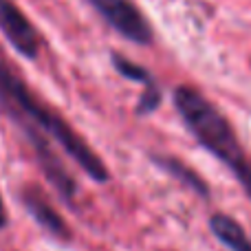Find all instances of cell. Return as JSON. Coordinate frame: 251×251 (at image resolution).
<instances>
[{
	"instance_id": "6da1fadb",
	"label": "cell",
	"mask_w": 251,
	"mask_h": 251,
	"mask_svg": "<svg viewBox=\"0 0 251 251\" xmlns=\"http://www.w3.org/2000/svg\"><path fill=\"white\" fill-rule=\"evenodd\" d=\"M0 113L16 126L20 132L38 130L55 141V146L84 170L91 181L108 183L110 172L106 161L91 148V143L77 132L57 110L44 104L33 91L25 84V79L7 64L0 55Z\"/></svg>"
},
{
	"instance_id": "7a4b0ae2",
	"label": "cell",
	"mask_w": 251,
	"mask_h": 251,
	"mask_svg": "<svg viewBox=\"0 0 251 251\" xmlns=\"http://www.w3.org/2000/svg\"><path fill=\"white\" fill-rule=\"evenodd\" d=\"M172 101L192 137L234 174L245 194L251 199V161L243 143L236 137L229 119L199 88L187 86V84L174 88Z\"/></svg>"
},
{
	"instance_id": "3957f363",
	"label": "cell",
	"mask_w": 251,
	"mask_h": 251,
	"mask_svg": "<svg viewBox=\"0 0 251 251\" xmlns=\"http://www.w3.org/2000/svg\"><path fill=\"white\" fill-rule=\"evenodd\" d=\"M86 2L124 40L139 44V47H150L152 44L154 31H152L148 18L143 16V11L132 0H86Z\"/></svg>"
},
{
	"instance_id": "277c9868",
	"label": "cell",
	"mask_w": 251,
	"mask_h": 251,
	"mask_svg": "<svg viewBox=\"0 0 251 251\" xmlns=\"http://www.w3.org/2000/svg\"><path fill=\"white\" fill-rule=\"evenodd\" d=\"M0 33L7 38L18 55L25 60H38L42 44L40 33L13 0H0Z\"/></svg>"
},
{
	"instance_id": "5b68a950",
	"label": "cell",
	"mask_w": 251,
	"mask_h": 251,
	"mask_svg": "<svg viewBox=\"0 0 251 251\" xmlns=\"http://www.w3.org/2000/svg\"><path fill=\"white\" fill-rule=\"evenodd\" d=\"M20 203L26 209L31 218L47 231L49 236H53L60 243H71L73 240V231L66 225V221L62 218V214L53 207L51 199L40 190L38 185H25L20 190Z\"/></svg>"
},
{
	"instance_id": "8992f818",
	"label": "cell",
	"mask_w": 251,
	"mask_h": 251,
	"mask_svg": "<svg viewBox=\"0 0 251 251\" xmlns=\"http://www.w3.org/2000/svg\"><path fill=\"white\" fill-rule=\"evenodd\" d=\"M150 161L161 170V172H165L172 178H176L181 185L190 187L192 192H196V194L203 196V199H209V187H207V183L203 181V176L196 174L192 168H187L181 159L170 156V154H161V152H154V154H150Z\"/></svg>"
},
{
	"instance_id": "52a82bcc",
	"label": "cell",
	"mask_w": 251,
	"mask_h": 251,
	"mask_svg": "<svg viewBox=\"0 0 251 251\" xmlns=\"http://www.w3.org/2000/svg\"><path fill=\"white\" fill-rule=\"evenodd\" d=\"M209 229L218 238V243H223L229 251H251V238L247 231L227 214H214L209 218Z\"/></svg>"
},
{
	"instance_id": "ba28073f",
	"label": "cell",
	"mask_w": 251,
	"mask_h": 251,
	"mask_svg": "<svg viewBox=\"0 0 251 251\" xmlns=\"http://www.w3.org/2000/svg\"><path fill=\"white\" fill-rule=\"evenodd\" d=\"M110 62H113V69L117 71V73L122 75V77L130 79V82L141 84L143 88H148V86H156V77L146 69V66H141V64H137V62L128 60V57L122 55V53L113 51V53H110Z\"/></svg>"
},
{
	"instance_id": "9c48e42d",
	"label": "cell",
	"mask_w": 251,
	"mask_h": 251,
	"mask_svg": "<svg viewBox=\"0 0 251 251\" xmlns=\"http://www.w3.org/2000/svg\"><path fill=\"white\" fill-rule=\"evenodd\" d=\"M161 104H163V91H161V86L159 84H156V86H148V88H143V93L139 95V101H137V106H134V115H137V117H148V115H152L154 110H159Z\"/></svg>"
},
{
	"instance_id": "30bf717a",
	"label": "cell",
	"mask_w": 251,
	"mask_h": 251,
	"mask_svg": "<svg viewBox=\"0 0 251 251\" xmlns=\"http://www.w3.org/2000/svg\"><path fill=\"white\" fill-rule=\"evenodd\" d=\"M7 225H9V214H7V207H4L2 196H0V229H4Z\"/></svg>"
}]
</instances>
